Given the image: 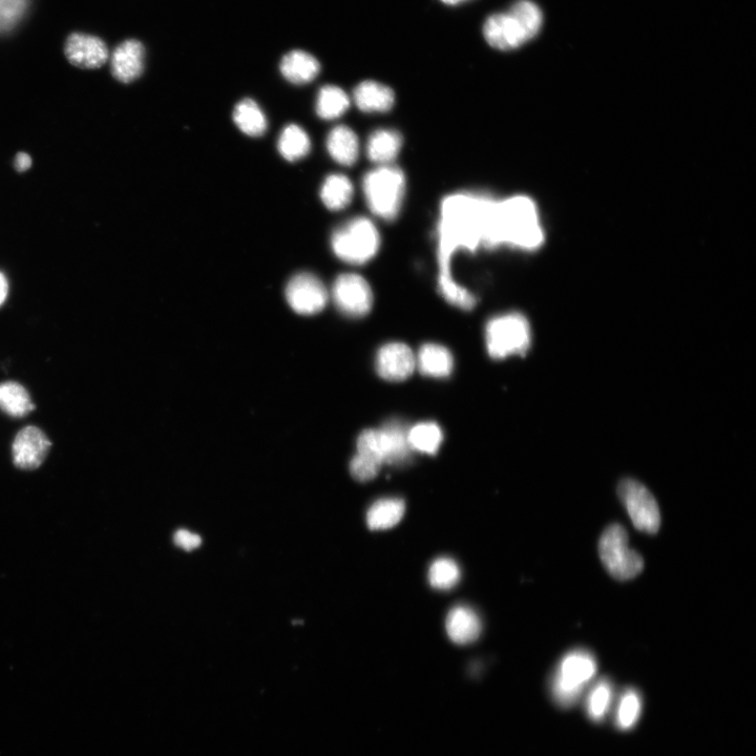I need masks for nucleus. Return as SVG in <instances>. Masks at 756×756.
Segmentation results:
<instances>
[{
	"instance_id": "1",
	"label": "nucleus",
	"mask_w": 756,
	"mask_h": 756,
	"mask_svg": "<svg viewBox=\"0 0 756 756\" xmlns=\"http://www.w3.org/2000/svg\"><path fill=\"white\" fill-rule=\"evenodd\" d=\"M499 201L490 194L464 192L450 195L441 203L438 285L445 299L460 309H473L476 299L453 279L452 257L459 250L474 252L481 247L495 249L503 245Z\"/></svg>"
},
{
	"instance_id": "2",
	"label": "nucleus",
	"mask_w": 756,
	"mask_h": 756,
	"mask_svg": "<svg viewBox=\"0 0 756 756\" xmlns=\"http://www.w3.org/2000/svg\"><path fill=\"white\" fill-rule=\"evenodd\" d=\"M503 245L522 250H536L544 240L538 209L533 200L514 196L499 202Z\"/></svg>"
},
{
	"instance_id": "3",
	"label": "nucleus",
	"mask_w": 756,
	"mask_h": 756,
	"mask_svg": "<svg viewBox=\"0 0 756 756\" xmlns=\"http://www.w3.org/2000/svg\"><path fill=\"white\" fill-rule=\"evenodd\" d=\"M363 189L366 202L376 217L386 221L397 218L406 193L402 170L391 164L378 166L364 177Z\"/></svg>"
},
{
	"instance_id": "4",
	"label": "nucleus",
	"mask_w": 756,
	"mask_h": 756,
	"mask_svg": "<svg viewBox=\"0 0 756 756\" xmlns=\"http://www.w3.org/2000/svg\"><path fill=\"white\" fill-rule=\"evenodd\" d=\"M381 237L374 223L364 217L353 218L333 231L331 247L336 257L352 264L371 261L380 249Z\"/></svg>"
},
{
	"instance_id": "5",
	"label": "nucleus",
	"mask_w": 756,
	"mask_h": 756,
	"mask_svg": "<svg viewBox=\"0 0 756 756\" xmlns=\"http://www.w3.org/2000/svg\"><path fill=\"white\" fill-rule=\"evenodd\" d=\"M595 658L585 650H575L566 655L556 669L552 680V696L562 708L574 706L583 691L596 676Z\"/></svg>"
},
{
	"instance_id": "6",
	"label": "nucleus",
	"mask_w": 756,
	"mask_h": 756,
	"mask_svg": "<svg viewBox=\"0 0 756 756\" xmlns=\"http://www.w3.org/2000/svg\"><path fill=\"white\" fill-rule=\"evenodd\" d=\"M408 432L399 420H391L381 429L366 430L357 439V453L374 458L382 465H403L412 452Z\"/></svg>"
},
{
	"instance_id": "7",
	"label": "nucleus",
	"mask_w": 756,
	"mask_h": 756,
	"mask_svg": "<svg viewBox=\"0 0 756 756\" xmlns=\"http://www.w3.org/2000/svg\"><path fill=\"white\" fill-rule=\"evenodd\" d=\"M599 555L607 572L620 581L634 579L644 569L643 558L629 548L627 532L620 524L609 525L603 532Z\"/></svg>"
},
{
	"instance_id": "8",
	"label": "nucleus",
	"mask_w": 756,
	"mask_h": 756,
	"mask_svg": "<svg viewBox=\"0 0 756 756\" xmlns=\"http://www.w3.org/2000/svg\"><path fill=\"white\" fill-rule=\"evenodd\" d=\"M486 341L489 354L495 360L523 354L531 344L530 324L519 313L499 315L488 323Z\"/></svg>"
},
{
	"instance_id": "9",
	"label": "nucleus",
	"mask_w": 756,
	"mask_h": 756,
	"mask_svg": "<svg viewBox=\"0 0 756 756\" xmlns=\"http://www.w3.org/2000/svg\"><path fill=\"white\" fill-rule=\"evenodd\" d=\"M618 495L638 531L656 534L661 527L660 509L654 495L634 479L620 482Z\"/></svg>"
},
{
	"instance_id": "10",
	"label": "nucleus",
	"mask_w": 756,
	"mask_h": 756,
	"mask_svg": "<svg viewBox=\"0 0 756 756\" xmlns=\"http://www.w3.org/2000/svg\"><path fill=\"white\" fill-rule=\"evenodd\" d=\"M332 298L335 306L349 318L365 317L373 305L370 285L355 273H344L335 280Z\"/></svg>"
},
{
	"instance_id": "11",
	"label": "nucleus",
	"mask_w": 756,
	"mask_h": 756,
	"mask_svg": "<svg viewBox=\"0 0 756 756\" xmlns=\"http://www.w3.org/2000/svg\"><path fill=\"white\" fill-rule=\"evenodd\" d=\"M286 300L293 311L302 315H313L326 307L328 291L317 276L301 272L288 282Z\"/></svg>"
},
{
	"instance_id": "12",
	"label": "nucleus",
	"mask_w": 756,
	"mask_h": 756,
	"mask_svg": "<svg viewBox=\"0 0 756 756\" xmlns=\"http://www.w3.org/2000/svg\"><path fill=\"white\" fill-rule=\"evenodd\" d=\"M488 44L500 51H512L530 41L519 21L510 12L491 15L483 26Z\"/></svg>"
},
{
	"instance_id": "13",
	"label": "nucleus",
	"mask_w": 756,
	"mask_h": 756,
	"mask_svg": "<svg viewBox=\"0 0 756 756\" xmlns=\"http://www.w3.org/2000/svg\"><path fill=\"white\" fill-rule=\"evenodd\" d=\"M375 366L384 380L403 382L414 372L416 356L406 344L389 343L377 352Z\"/></svg>"
},
{
	"instance_id": "14",
	"label": "nucleus",
	"mask_w": 756,
	"mask_h": 756,
	"mask_svg": "<svg viewBox=\"0 0 756 756\" xmlns=\"http://www.w3.org/2000/svg\"><path fill=\"white\" fill-rule=\"evenodd\" d=\"M65 53L72 65L80 69H99L109 60V50L104 41L82 33L69 36Z\"/></svg>"
},
{
	"instance_id": "15",
	"label": "nucleus",
	"mask_w": 756,
	"mask_h": 756,
	"mask_svg": "<svg viewBox=\"0 0 756 756\" xmlns=\"http://www.w3.org/2000/svg\"><path fill=\"white\" fill-rule=\"evenodd\" d=\"M51 443L47 435L36 427L21 430L13 443L14 464L24 470L38 468L44 462Z\"/></svg>"
},
{
	"instance_id": "16",
	"label": "nucleus",
	"mask_w": 756,
	"mask_h": 756,
	"mask_svg": "<svg viewBox=\"0 0 756 756\" xmlns=\"http://www.w3.org/2000/svg\"><path fill=\"white\" fill-rule=\"evenodd\" d=\"M113 76L122 83H131L138 79L144 68V47L135 39L125 40L119 45L111 58Z\"/></svg>"
},
{
	"instance_id": "17",
	"label": "nucleus",
	"mask_w": 756,
	"mask_h": 756,
	"mask_svg": "<svg viewBox=\"0 0 756 756\" xmlns=\"http://www.w3.org/2000/svg\"><path fill=\"white\" fill-rule=\"evenodd\" d=\"M353 98L356 107L366 113H387L395 103L394 92L385 84L372 80L360 83Z\"/></svg>"
},
{
	"instance_id": "18",
	"label": "nucleus",
	"mask_w": 756,
	"mask_h": 756,
	"mask_svg": "<svg viewBox=\"0 0 756 756\" xmlns=\"http://www.w3.org/2000/svg\"><path fill=\"white\" fill-rule=\"evenodd\" d=\"M447 633L450 639L459 645L476 641L481 633L478 615L468 606H456L447 617Z\"/></svg>"
},
{
	"instance_id": "19",
	"label": "nucleus",
	"mask_w": 756,
	"mask_h": 756,
	"mask_svg": "<svg viewBox=\"0 0 756 756\" xmlns=\"http://www.w3.org/2000/svg\"><path fill=\"white\" fill-rule=\"evenodd\" d=\"M282 75L291 83L306 84L317 78L321 65L311 54L296 50L287 53L280 65Z\"/></svg>"
},
{
	"instance_id": "20",
	"label": "nucleus",
	"mask_w": 756,
	"mask_h": 756,
	"mask_svg": "<svg viewBox=\"0 0 756 756\" xmlns=\"http://www.w3.org/2000/svg\"><path fill=\"white\" fill-rule=\"evenodd\" d=\"M327 150L334 161L351 166L359 159L360 141L348 126L339 125L328 135Z\"/></svg>"
},
{
	"instance_id": "21",
	"label": "nucleus",
	"mask_w": 756,
	"mask_h": 756,
	"mask_svg": "<svg viewBox=\"0 0 756 756\" xmlns=\"http://www.w3.org/2000/svg\"><path fill=\"white\" fill-rule=\"evenodd\" d=\"M403 137L394 130L382 129L371 134L367 142L368 158L378 165H390L401 153Z\"/></svg>"
},
{
	"instance_id": "22",
	"label": "nucleus",
	"mask_w": 756,
	"mask_h": 756,
	"mask_svg": "<svg viewBox=\"0 0 756 756\" xmlns=\"http://www.w3.org/2000/svg\"><path fill=\"white\" fill-rule=\"evenodd\" d=\"M416 367L427 376L444 378L452 373L454 359L446 347L426 344L420 348L416 356Z\"/></svg>"
},
{
	"instance_id": "23",
	"label": "nucleus",
	"mask_w": 756,
	"mask_h": 756,
	"mask_svg": "<svg viewBox=\"0 0 756 756\" xmlns=\"http://www.w3.org/2000/svg\"><path fill=\"white\" fill-rule=\"evenodd\" d=\"M404 514L405 502L402 499L385 498L372 504L367 514V523L374 531L389 530L403 519Z\"/></svg>"
},
{
	"instance_id": "24",
	"label": "nucleus",
	"mask_w": 756,
	"mask_h": 756,
	"mask_svg": "<svg viewBox=\"0 0 756 756\" xmlns=\"http://www.w3.org/2000/svg\"><path fill=\"white\" fill-rule=\"evenodd\" d=\"M353 193L352 182L347 176L333 174L323 183L321 199L328 209L339 212L351 203Z\"/></svg>"
},
{
	"instance_id": "25",
	"label": "nucleus",
	"mask_w": 756,
	"mask_h": 756,
	"mask_svg": "<svg viewBox=\"0 0 756 756\" xmlns=\"http://www.w3.org/2000/svg\"><path fill=\"white\" fill-rule=\"evenodd\" d=\"M234 120L238 128L250 137H260L267 130L266 117L257 104L251 99H244L237 104Z\"/></svg>"
},
{
	"instance_id": "26",
	"label": "nucleus",
	"mask_w": 756,
	"mask_h": 756,
	"mask_svg": "<svg viewBox=\"0 0 756 756\" xmlns=\"http://www.w3.org/2000/svg\"><path fill=\"white\" fill-rule=\"evenodd\" d=\"M0 409L12 417H24L34 409V405L23 386L8 382L0 384Z\"/></svg>"
},
{
	"instance_id": "27",
	"label": "nucleus",
	"mask_w": 756,
	"mask_h": 756,
	"mask_svg": "<svg viewBox=\"0 0 756 756\" xmlns=\"http://www.w3.org/2000/svg\"><path fill=\"white\" fill-rule=\"evenodd\" d=\"M279 152L288 161L294 162L307 156L311 149L307 133L296 124H290L281 133Z\"/></svg>"
},
{
	"instance_id": "28",
	"label": "nucleus",
	"mask_w": 756,
	"mask_h": 756,
	"mask_svg": "<svg viewBox=\"0 0 756 756\" xmlns=\"http://www.w3.org/2000/svg\"><path fill=\"white\" fill-rule=\"evenodd\" d=\"M349 107L350 99L341 88L326 86L319 92L317 113L322 119H338L348 111Z\"/></svg>"
},
{
	"instance_id": "29",
	"label": "nucleus",
	"mask_w": 756,
	"mask_h": 756,
	"mask_svg": "<svg viewBox=\"0 0 756 756\" xmlns=\"http://www.w3.org/2000/svg\"><path fill=\"white\" fill-rule=\"evenodd\" d=\"M408 439L412 450L435 454L443 443L444 434L436 424L423 423L409 429Z\"/></svg>"
},
{
	"instance_id": "30",
	"label": "nucleus",
	"mask_w": 756,
	"mask_h": 756,
	"mask_svg": "<svg viewBox=\"0 0 756 756\" xmlns=\"http://www.w3.org/2000/svg\"><path fill=\"white\" fill-rule=\"evenodd\" d=\"M613 685L607 679L600 680L591 690L586 700L588 718L596 723L602 722L613 703Z\"/></svg>"
},
{
	"instance_id": "31",
	"label": "nucleus",
	"mask_w": 756,
	"mask_h": 756,
	"mask_svg": "<svg viewBox=\"0 0 756 756\" xmlns=\"http://www.w3.org/2000/svg\"><path fill=\"white\" fill-rule=\"evenodd\" d=\"M642 711L640 693L632 688L623 692L616 712V726L620 730H629L636 726Z\"/></svg>"
},
{
	"instance_id": "32",
	"label": "nucleus",
	"mask_w": 756,
	"mask_h": 756,
	"mask_svg": "<svg viewBox=\"0 0 756 756\" xmlns=\"http://www.w3.org/2000/svg\"><path fill=\"white\" fill-rule=\"evenodd\" d=\"M509 12L516 17L530 40L538 35L542 27L543 15L532 0H518Z\"/></svg>"
},
{
	"instance_id": "33",
	"label": "nucleus",
	"mask_w": 756,
	"mask_h": 756,
	"mask_svg": "<svg viewBox=\"0 0 756 756\" xmlns=\"http://www.w3.org/2000/svg\"><path fill=\"white\" fill-rule=\"evenodd\" d=\"M429 580L437 590H451L460 580L457 563L449 558H439L430 567Z\"/></svg>"
},
{
	"instance_id": "34",
	"label": "nucleus",
	"mask_w": 756,
	"mask_h": 756,
	"mask_svg": "<svg viewBox=\"0 0 756 756\" xmlns=\"http://www.w3.org/2000/svg\"><path fill=\"white\" fill-rule=\"evenodd\" d=\"M30 0H0V34L10 32L24 18Z\"/></svg>"
},
{
	"instance_id": "35",
	"label": "nucleus",
	"mask_w": 756,
	"mask_h": 756,
	"mask_svg": "<svg viewBox=\"0 0 756 756\" xmlns=\"http://www.w3.org/2000/svg\"><path fill=\"white\" fill-rule=\"evenodd\" d=\"M381 467L380 461L360 453H357L350 462L353 478L362 482L374 479Z\"/></svg>"
},
{
	"instance_id": "36",
	"label": "nucleus",
	"mask_w": 756,
	"mask_h": 756,
	"mask_svg": "<svg viewBox=\"0 0 756 756\" xmlns=\"http://www.w3.org/2000/svg\"><path fill=\"white\" fill-rule=\"evenodd\" d=\"M174 542L178 548L192 552L200 548L202 538L200 535L188 530H178L174 535Z\"/></svg>"
},
{
	"instance_id": "37",
	"label": "nucleus",
	"mask_w": 756,
	"mask_h": 756,
	"mask_svg": "<svg viewBox=\"0 0 756 756\" xmlns=\"http://www.w3.org/2000/svg\"><path fill=\"white\" fill-rule=\"evenodd\" d=\"M32 166V159L27 153H18L15 158V168L19 173H24Z\"/></svg>"
},
{
	"instance_id": "38",
	"label": "nucleus",
	"mask_w": 756,
	"mask_h": 756,
	"mask_svg": "<svg viewBox=\"0 0 756 756\" xmlns=\"http://www.w3.org/2000/svg\"><path fill=\"white\" fill-rule=\"evenodd\" d=\"M9 283L3 272H0V306L4 305L8 298Z\"/></svg>"
},
{
	"instance_id": "39",
	"label": "nucleus",
	"mask_w": 756,
	"mask_h": 756,
	"mask_svg": "<svg viewBox=\"0 0 756 756\" xmlns=\"http://www.w3.org/2000/svg\"><path fill=\"white\" fill-rule=\"evenodd\" d=\"M441 2L449 6H456L461 3L467 2V0H441Z\"/></svg>"
}]
</instances>
